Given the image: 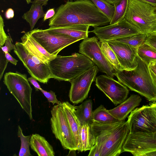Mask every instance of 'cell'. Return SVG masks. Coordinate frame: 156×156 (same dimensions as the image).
Segmentation results:
<instances>
[{
    "instance_id": "17",
    "label": "cell",
    "mask_w": 156,
    "mask_h": 156,
    "mask_svg": "<svg viewBox=\"0 0 156 156\" xmlns=\"http://www.w3.org/2000/svg\"><path fill=\"white\" fill-rule=\"evenodd\" d=\"M21 39V43L29 53L38 58L45 64L48 65L49 62L56 56L47 52L31 35L29 31L25 33Z\"/></svg>"
},
{
    "instance_id": "20",
    "label": "cell",
    "mask_w": 156,
    "mask_h": 156,
    "mask_svg": "<svg viewBox=\"0 0 156 156\" xmlns=\"http://www.w3.org/2000/svg\"><path fill=\"white\" fill-rule=\"evenodd\" d=\"M90 27L88 25H79L64 27H50L46 29L52 32L67 35L80 40L88 37Z\"/></svg>"
},
{
    "instance_id": "43",
    "label": "cell",
    "mask_w": 156,
    "mask_h": 156,
    "mask_svg": "<svg viewBox=\"0 0 156 156\" xmlns=\"http://www.w3.org/2000/svg\"><path fill=\"white\" fill-rule=\"evenodd\" d=\"M14 15V11L11 8H9L6 11L5 13L6 18L9 19L13 17Z\"/></svg>"
},
{
    "instance_id": "42",
    "label": "cell",
    "mask_w": 156,
    "mask_h": 156,
    "mask_svg": "<svg viewBox=\"0 0 156 156\" xmlns=\"http://www.w3.org/2000/svg\"><path fill=\"white\" fill-rule=\"evenodd\" d=\"M5 55L6 58L8 62H10L15 66L17 65L18 61L14 58L9 52L5 53Z\"/></svg>"
},
{
    "instance_id": "14",
    "label": "cell",
    "mask_w": 156,
    "mask_h": 156,
    "mask_svg": "<svg viewBox=\"0 0 156 156\" xmlns=\"http://www.w3.org/2000/svg\"><path fill=\"white\" fill-rule=\"evenodd\" d=\"M95 85L115 105L125 100L129 93L126 86L106 75H100L96 77Z\"/></svg>"
},
{
    "instance_id": "10",
    "label": "cell",
    "mask_w": 156,
    "mask_h": 156,
    "mask_svg": "<svg viewBox=\"0 0 156 156\" xmlns=\"http://www.w3.org/2000/svg\"><path fill=\"white\" fill-rule=\"evenodd\" d=\"M98 39L96 37L84 39L80 44L79 52L92 61L100 71L113 78L117 71L104 55Z\"/></svg>"
},
{
    "instance_id": "4",
    "label": "cell",
    "mask_w": 156,
    "mask_h": 156,
    "mask_svg": "<svg viewBox=\"0 0 156 156\" xmlns=\"http://www.w3.org/2000/svg\"><path fill=\"white\" fill-rule=\"evenodd\" d=\"M94 65L86 56L77 53L68 56L57 55L48 64L51 78L69 82Z\"/></svg>"
},
{
    "instance_id": "12",
    "label": "cell",
    "mask_w": 156,
    "mask_h": 156,
    "mask_svg": "<svg viewBox=\"0 0 156 156\" xmlns=\"http://www.w3.org/2000/svg\"><path fill=\"white\" fill-rule=\"evenodd\" d=\"M13 50L31 76L44 83H47L49 79L51 78L48 65L37 64L32 60L29 52L21 42H16Z\"/></svg>"
},
{
    "instance_id": "38",
    "label": "cell",
    "mask_w": 156,
    "mask_h": 156,
    "mask_svg": "<svg viewBox=\"0 0 156 156\" xmlns=\"http://www.w3.org/2000/svg\"><path fill=\"white\" fill-rule=\"evenodd\" d=\"M150 113L156 124V101L150 103Z\"/></svg>"
},
{
    "instance_id": "26",
    "label": "cell",
    "mask_w": 156,
    "mask_h": 156,
    "mask_svg": "<svg viewBox=\"0 0 156 156\" xmlns=\"http://www.w3.org/2000/svg\"><path fill=\"white\" fill-rule=\"evenodd\" d=\"M92 120L101 123H110L119 121L102 105L93 111Z\"/></svg>"
},
{
    "instance_id": "13",
    "label": "cell",
    "mask_w": 156,
    "mask_h": 156,
    "mask_svg": "<svg viewBox=\"0 0 156 156\" xmlns=\"http://www.w3.org/2000/svg\"><path fill=\"white\" fill-rule=\"evenodd\" d=\"M93 27L94 29L90 32L94 33L99 40L105 41L141 33L125 18L112 24Z\"/></svg>"
},
{
    "instance_id": "22",
    "label": "cell",
    "mask_w": 156,
    "mask_h": 156,
    "mask_svg": "<svg viewBox=\"0 0 156 156\" xmlns=\"http://www.w3.org/2000/svg\"><path fill=\"white\" fill-rule=\"evenodd\" d=\"M91 125L85 123L81 126L80 142L77 150L85 151L90 150L96 143V140L91 128Z\"/></svg>"
},
{
    "instance_id": "2",
    "label": "cell",
    "mask_w": 156,
    "mask_h": 156,
    "mask_svg": "<svg viewBox=\"0 0 156 156\" xmlns=\"http://www.w3.org/2000/svg\"><path fill=\"white\" fill-rule=\"evenodd\" d=\"M91 129L100 156H118L129 133L127 121L101 123L93 121Z\"/></svg>"
},
{
    "instance_id": "45",
    "label": "cell",
    "mask_w": 156,
    "mask_h": 156,
    "mask_svg": "<svg viewBox=\"0 0 156 156\" xmlns=\"http://www.w3.org/2000/svg\"><path fill=\"white\" fill-rule=\"evenodd\" d=\"M144 2L148 4L155 7H156V0H139Z\"/></svg>"
},
{
    "instance_id": "35",
    "label": "cell",
    "mask_w": 156,
    "mask_h": 156,
    "mask_svg": "<svg viewBox=\"0 0 156 156\" xmlns=\"http://www.w3.org/2000/svg\"><path fill=\"white\" fill-rule=\"evenodd\" d=\"M12 39L9 36H8L5 41V46L0 47L1 48L4 53L10 52L11 51L14 50V45L12 43Z\"/></svg>"
},
{
    "instance_id": "5",
    "label": "cell",
    "mask_w": 156,
    "mask_h": 156,
    "mask_svg": "<svg viewBox=\"0 0 156 156\" xmlns=\"http://www.w3.org/2000/svg\"><path fill=\"white\" fill-rule=\"evenodd\" d=\"M154 7L139 0H129L125 18L136 27L141 33L156 32Z\"/></svg>"
},
{
    "instance_id": "3",
    "label": "cell",
    "mask_w": 156,
    "mask_h": 156,
    "mask_svg": "<svg viewBox=\"0 0 156 156\" xmlns=\"http://www.w3.org/2000/svg\"><path fill=\"white\" fill-rule=\"evenodd\" d=\"M137 66L134 69L116 72L119 81L131 90L137 93L152 102L156 101V86L148 65L137 55Z\"/></svg>"
},
{
    "instance_id": "31",
    "label": "cell",
    "mask_w": 156,
    "mask_h": 156,
    "mask_svg": "<svg viewBox=\"0 0 156 156\" xmlns=\"http://www.w3.org/2000/svg\"><path fill=\"white\" fill-rule=\"evenodd\" d=\"M90 0L111 21L113 18L115 12L114 5L105 0Z\"/></svg>"
},
{
    "instance_id": "49",
    "label": "cell",
    "mask_w": 156,
    "mask_h": 156,
    "mask_svg": "<svg viewBox=\"0 0 156 156\" xmlns=\"http://www.w3.org/2000/svg\"><path fill=\"white\" fill-rule=\"evenodd\" d=\"M154 83V84H155V86H156V83Z\"/></svg>"
},
{
    "instance_id": "23",
    "label": "cell",
    "mask_w": 156,
    "mask_h": 156,
    "mask_svg": "<svg viewBox=\"0 0 156 156\" xmlns=\"http://www.w3.org/2000/svg\"><path fill=\"white\" fill-rule=\"evenodd\" d=\"M75 113L81 125L87 123L91 125L92 120V102L87 99L78 106H75Z\"/></svg>"
},
{
    "instance_id": "15",
    "label": "cell",
    "mask_w": 156,
    "mask_h": 156,
    "mask_svg": "<svg viewBox=\"0 0 156 156\" xmlns=\"http://www.w3.org/2000/svg\"><path fill=\"white\" fill-rule=\"evenodd\" d=\"M150 106L144 105L132 111L127 121L129 133L147 132L156 130V124L150 113Z\"/></svg>"
},
{
    "instance_id": "16",
    "label": "cell",
    "mask_w": 156,
    "mask_h": 156,
    "mask_svg": "<svg viewBox=\"0 0 156 156\" xmlns=\"http://www.w3.org/2000/svg\"><path fill=\"white\" fill-rule=\"evenodd\" d=\"M105 41L115 52L122 70L136 68L137 66L136 57L138 48L113 40Z\"/></svg>"
},
{
    "instance_id": "24",
    "label": "cell",
    "mask_w": 156,
    "mask_h": 156,
    "mask_svg": "<svg viewBox=\"0 0 156 156\" xmlns=\"http://www.w3.org/2000/svg\"><path fill=\"white\" fill-rule=\"evenodd\" d=\"M43 6L40 4H32L29 10L22 16L23 18L29 24L31 30H33L38 20L44 16L45 13Z\"/></svg>"
},
{
    "instance_id": "48",
    "label": "cell",
    "mask_w": 156,
    "mask_h": 156,
    "mask_svg": "<svg viewBox=\"0 0 156 156\" xmlns=\"http://www.w3.org/2000/svg\"><path fill=\"white\" fill-rule=\"evenodd\" d=\"M154 12L155 15L156 16V7L154 8Z\"/></svg>"
},
{
    "instance_id": "47",
    "label": "cell",
    "mask_w": 156,
    "mask_h": 156,
    "mask_svg": "<svg viewBox=\"0 0 156 156\" xmlns=\"http://www.w3.org/2000/svg\"><path fill=\"white\" fill-rule=\"evenodd\" d=\"M27 3L29 4L32 2L31 0H26Z\"/></svg>"
},
{
    "instance_id": "28",
    "label": "cell",
    "mask_w": 156,
    "mask_h": 156,
    "mask_svg": "<svg viewBox=\"0 0 156 156\" xmlns=\"http://www.w3.org/2000/svg\"><path fill=\"white\" fill-rule=\"evenodd\" d=\"M147 34L140 33L116 38L115 41L128 44L138 48L146 40Z\"/></svg>"
},
{
    "instance_id": "30",
    "label": "cell",
    "mask_w": 156,
    "mask_h": 156,
    "mask_svg": "<svg viewBox=\"0 0 156 156\" xmlns=\"http://www.w3.org/2000/svg\"><path fill=\"white\" fill-rule=\"evenodd\" d=\"M17 135L21 141V147L18 156H32L29 149L31 136H24L22 129L19 125L18 126Z\"/></svg>"
},
{
    "instance_id": "19",
    "label": "cell",
    "mask_w": 156,
    "mask_h": 156,
    "mask_svg": "<svg viewBox=\"0 0 156 156\" xmlns=\"http://www.w3.org/2000/svg\"><path fill=\"white\" fill-rule=\"evenodd\" d=\"M62 105L73 133L77 149L80 142V131L81 125L76 115L75 106L67 101L62 102Z\"/></svg>"
},
{
    "instance_id": "29",
    "label": "cell",
    "mask_w": 156,
    "mask_h": 156,
    "mask_svg": "<svg viewBox=\"0 0 156 156\" xmlns=\"http://www.w3.org/2000/svg\"><path fill=\"white\" fill-rule=\"evenodd\" d=\"M129 0H119L114 5L115 11L109 24L115 23L125 18Z\"/></svg>"
},
{
    "instance_id": "39",
    "label": "cell",
    "mask_w": 156,
    "mask_h": 156,
    "mask_svg": "<svg viewBox=\"0 0 156 156\" xmlns=\"http://www.w3.org/2000/svg\"><path fill=\"white\" fill-rule=\"evenodd\" d=\"M88 156H100V154L97 145L95 144L90 150Z\"/></svg>"
},
{
    "instance_id": "18",
    "label": "cell",
    "mask_w": 156,
    "mask_h": 156,
    "mask_svg": "<svg viewBox=\"0 0 156 156\" xmlns=\"http://www.w3.org/2000/svg\"><path fill=\"white\" fill-rule=\"evenodd\" d=\"M141 101L139 95L133 94L118 106L108 111L119 121H125L129 114L140 105Z\"/></svg>"
},
{
    "instance_id": "7",
    "label": "cell",
    "mask_w": 156,
    "mask_h": 156,
    "mask_svg": "<svg viewBox=\"0 0 156 156\" xmlns=\"http://www.w3.org/2000/svg\"><path fill=\"white\" fill-rule=\"evenodd\" d=\"M51 129L55 138L65 149L76 150L73 133L63 108L62 102L54 105L51 110Z\"/></svg>"
},
{
    "instance_id": "8",
    "label": "cell",
    "mask_w": 156,
    "mask_h": 156,
    "mask_svg": "<svg viewBox=\"0 0 156 156\" xmlns=\"http://www.w3.org/2000/svg\"><path fill=\"white\" fill-rule=\"evenodd\" d=\"M29 32L47 52L55 55L66 47L79 41L69 35L52 32L47 29L35 28Z\"/></svg>"
},
{
    "instance_id": "1",
    "label": "cell",
    "mask_w": 156,
    "mask_h": 156,
    "mask_svg": "<svg viewBox=\"0 0 156 156\" xmlns=\"http://www.w3.org/2000/svg\"><path fill=\"white\" fill-rule=\"evenodd\" d=\"M110 20L90 0L68 1L60 5L49 20L50 27H64L79 25L100 27Z\"/></svg>"
},
{
    "instance_id": "37",
    "label": "cell",
    "mask_w": 156,
    "mask_h": 156,
    "mask_svg": "<svg viewBox=\"0 0 156 156\" xmlns=\"http://www.w3.org/2000/svg\"><path fill=\"white\" fill-rule=\"evenodd\" d=\"M148 66L151 75L154 82L156 83V61L151 62Z\"/></svg>"
},
{
    "instance_id": "21",
    "label": "cell",
    "mask_w": 156,
    "mask_h": 156,
    "mask_svg": "<svg viewBox=\"0 0 156 156\" xmlns=\"http://www.w3.org/2000/svg\"><path fill=\"white\" fill-rule=\"evenodd\" d=\"M30 146L39 156H55L53 147L44 137L39 134H33L31 136Z\"/></svg>"
},
{
    "instance_id": "41",
    "label": "cell",
    "mask_w": 156,
    "mask_h": 156,
    "mask_svg": "<svg viewBox=\"0 0 156 156\" xmlns=\"http://www.w3.org/2000/svg\"><path fill=\"white\" fill-rule=\"evenodd\" d=\"M55 12L53 8L50 9L48 10L46 12L44 17L43 21H45L47 20L52 18L55 15Z\"/></svg>"
},
{
    "instance_id": "36",
    "label": "cell",
    "mask_w": 156,
    "mask_h": 156,
    "mask_svg": "<svg viewBox=\"0 0 156 156\" xmlns=\"http://www.w3.org/2000/svg\"><path fill=\"white\" fill-rule=\"evenodd\" d=\"M156 49V32L147 34L145 42Z\"/></svg>"
},
{
    "instance_id": "9",
    "label": "cell",
    "mask_w": 156,
    "mask_h": 156,
    "mask_svg": "<svg viewBox=\"0 0 156 156\" xmlns=\"http://www.w3.org/2000/svg\"><path fill=\"white\" fill-rule=\"evenodd\" d=\"M123 152L134 156H147L156 151V130L147 132L129 133L122 147Z\"/></svg>"
},
{
    "instance_id": "33",
    "label": "cell",
    "mask_w": 156,
    "mask_h": 156,
    "mask_svg": "<svg viewBox=\"0 0 156 156\" xmlns=\"http://www.w3.org/2000/svg\"><path fill=\"white\" fill-rule=\"evenodd\" d=\"M4 21L1 15L0 16V46L2 47L5 44L8 36L5 33L4 30Z\"/></svg>"
},
{
    "instance_id": "25",
    "label": "cell",
    "mask_w": 156,
    "mask_h": 156,
    "mask_svg": "<svg viewBox=\"0 0 156 156\" xmlns=\"http://www.w3.org/2000/svg\"><path fill=\"white\" fill-rule=\"evenodd\" d=\"M99 40L100 47L108 61L117 72L122 70L115 52L108 43L105 41Z\"/></svg>"
},
{
    "instance_id": "34",
    "label": "cell",
    "mask_w": 156,
    "mask_h": 156,
    "mask_svg": "<svg viewBox=\"0 0 156 156\" xmlns=\"http://www.w3.org/2000/svg\"><path fill=\"white\" fill-rule=\"evenodd\" d=\"M8 61L6 58L5 53L1 48L0 50V79L1 80L4 71L7 67Z\"/></svg>"
},
{
    "instance_id": "27",
    "label": "cell",
    "mask_w": 156,
    "mask_h": 156,
    "mask_svg": "<svg viewBox=\"0 0 156 156\" xmlns=\"http://www.w3.org/2000/svg\"><path fill=\"white\" fill-rule=\"evenodd\" d=\"M137 55L148 65L151 62L156 61V49L144 42L138 48Z\"/></svg>"
},
{
    "instance_id": "46",
    "label": "cell",
    "mask_w": 156,
    "mask_h": 156,
    "mask_svg": "<svg viewBox=\"0 0 156 156\" xmlns=\"http://www.w3.org/2000/svg\"><path fill=\"white\" fill-rule=\"evenodd\" d=\"M109 3L114 5L119 0H105Z\"/></svg>"
},
{
    "instance_id": "6",
    "label": "cell",
    "mask_w": 156,
    "mask_h": 156,
    "mask_svg": "<svg viewBox=\"0 0 156 156\" xmlns=\"http://www.w3.org/2000/svg\"><path fill=\"white\" fill-rule=\"evenodd\" d=\"M3 83L27 114L30 119L32 120L31 98L32 89L27 75L17 71L6 73L4 75Z\"/></svg>"
},
{
    "instance_id": "44",
    "label": "cell",
    "mask_w": 156,
    "mask_h": 156,
    "mask_svg": "<svg viewBox=\"0 0 156 156\" xmlns=\"http://www.w3.org/2000/svg\"><path fill=\"white\" fill-rule=\"evenodd\" d=\"M49 0H34L32 2V4H40L42 5L45 6L48 3Z\"/></svg>"
},
{
    "instance_id": "40",
    "label": "cell",
    "mask_w": 156,
    "mask_h": 156,
    "mask_svg": "<svg viewBox=\"0 0 156 156\" xmlns=\"http://www.w3.org/2000/svg\"><path fill=\"white\" fill-rule=\"evenodd\" d=\"M28 80L34 86L36 91H38L41 89L37 80L33 76H31L30 77L28 78Z\"/></svg>"
},
{
    "instance_id": "11",
    "label": "cell",
    "mask_w": 156,
    "mask_h": 156,
    "mask_svg": "<svg viewBox=\"0 0 156 156\" xmlns=\"http://www.w3.org/2000/svg\"><path fill=\"white\" fill-rule=\"evenodd\" d=\"M99 70L97 66L94 65L70 81L69 97L73 104H78L87 98Z\"/></svg>"
},
{
    "instance_id": "32",
    "label": "cell",
    "mask_w": 156,
    "mask_h": 156,
    "mask_svg": "<svg viewBox=\"0 0 156 156\" xmlns=\"http://www.w3.org/2000/svg\"><path fill=\"white\" fill-rule=\"evenodd\" d=\"M40 90L47 99L49 102L52 103L53 105L55 103L57 104H59V101H58L57 99L56 95H55V92L52 90L48 92L42 89V88Z\"/></svg>"
}]
</instances>
